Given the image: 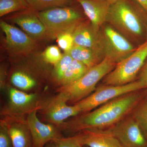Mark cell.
Instances as JSON below:
<instances>
[{
  "instance_id": "cell-1",
  "label": "cell",
  "mask_w": 147,
  "mask_h": 147,
  "mask_svg": "<svg viewBox=\"0 0 147 147\" xmlns=\"http://www.w3.org/2000/svg\"><path fill=\"white\" fill-rule=\"evenodd\" d=\"M147 92L146 89L123 95L93 111L64 122L59 128L67 132L110 128L132 112L139 102L146 98Z\"/></svg>"
},
{
  "instance_id": "cell-2",
  "label": "cell",
  "mask_w": 147,
  "mask_h": 147,
  "mask_svg": "<svg viewBox=\"0 0 147 147\" xmlns=\"http://www.w3.org/2000/svg\"><path fill=\"white\" fill-rule=\"evenodd\" d=\"M106 24L126 37L146 40L147 13L129 0H117L111 4Z\"/></svg>"
},
{
  "instance_id": "cell-3",
  "label": "cell",
  "mask_w": 147,
  "mask_h": 147,
  "mask_svg": "<svg viewBox=\"0 0 147 147\" xmlns=\"http://www.w3.org/2000/svg\"><path fill=\"white\" fill-rule=\"evenodd\" d=\"M116 65L105 57L100 63L90 68L77 81L62 86L60 92L65 96L68 101L79 102L94 91L98 82L111 72Z\"/></svg>"
},
{
  "instance_id": "cell-4",
  "label": "cell",
  "mask_w": 147,
  "mask_h": 147,
  "mask_svg": "<svg viewBox=\"0 0 147 147\" xmlns=\"http://www.w3.org/2000/svg\"><path fill=\"white\" fill-rule=\"evenodd\" d=\"M37 13L46 28L47 38L50 39H56L63 33H71L76 26L84 21L82 12L69 6L51 9Z\"/></svg>"
},
{
  "instance_id": "cell-5",
  "label": "cell",
  "mask_w": 147,
  "mask_h": 147,
  "mask_svg": "<svg viewBox=\"0 0 147 147\" xmlns=\"http://www.w3.org/2000/svg\"><path fill=\"white\" fill-rule=\"evenodd\" d=\"M147 59V41L136 48L134 53L116 65L104 77L105 85L121 86L134 82Z\"/></svg>"
},
{
  "instance_id": "cell-6",
  "label": "cell",
  "mask_w": 147,
  "mask_h": 147,
  "mask_svg": "<svg viewBox=\"0 0 147 147\" xmlns=\"http://www.w3.org/2000/svg\"><path fill=\"white\" fill-rule=\"evenodd\" d=\"M144 89H146L138 80L121 86L105 85L96 89L91 94L75 104L80 108L81 113H88L117 98Z\"/></svg>"
},
{
  "instance_id": "cell-7",
  "label": "cell",
  "mask_w": 147,
  "mask_h": 147,
  "mask_svg": "<svg viewBox=\"0 0 147 147\" xmlns=\"http://www.w3.org/2000/svg\"><path fill=\"white\" fill-rule=\"evenodd\" d=\"M101 28L102 50L105 58H108L117 64L136 50L127 38L109 24H105Z\"/></svg>"
},
{
  "instance_id": "cell-8",
  "label": "cell",
  "mask_w": 147,
  "mask_h": 147,
  "mask_svg": "<svg viewBox=\"0 0 147 147\" xmlns=\"http://www.w3.org/2000/svg\"><path fill=\"white\" fill-rule=\"evenodd\" d=\"M108 129L123 147H147V139L131 116Z\"/></svg>"
},
{
  "instance_id": "cell-9",
  "label": "cell",
  "mask_w": 147,
  "mask_h": 147,
  "mask_svg": "<svg viewBox=\"0 0 147 147\" xmlns=\"http://www.w3.org/2000/svg\"><path fill=\"white\" fill-rule=\"evenodd\" d=\"M38 109L28 114L27 123L31 134L33 147H44L63 137L60 129L54 124L43 123L38 117Z\"/></svg>"
},
{
  "instance_id": "cell-10",
  "label": "cell",
  "mask_w": 147,
  "mask_h": 147,
  "mask_svg": "<svg viewBox=\"0 0 147 147\" xmlns=\"http://www.w3.org/2000/svg\"><path fill=\"white\" fill-rule=\"evenodd\" d=\"M0 27L5 34L6 47L11 53L24 55L36 48V41L16 27L2 20L0 21Z\"/></svg>"
},
{
  "instance_id": "cell-11",
  "label": "cell",
  "mask_w": 147,
  "mask_h": 147,
  "mask_svg": "<svg viewBox=\"0 0 147 147\" xmlns=\"http://www.w3.org/2000/svg\"><path fill=\"white\" fill-rule=\"evenodd\" d=\"M9 103L5 112L8 117L22 118L24 114H28L38 109L39 96L35 93H27L15 88L9 90Z\"/></svg>"
},
{
  "instance_id": "cell-12",
  "label": "cell",
  "mask_w": 147,
  "mask_h": 147,
  "mask_svg": "<svg viewBox=\"0 0 147 147\" xmlns=\"http://www.w3.org/2000/svg\"><path fill=\"white\" fill-rule=\"evenodd\" d=\"M8 19L19 26L36 42L47 38L45 26L40 19L37 12L32 9L18 11L9 16Z\"/></svg>"
},
{
  "instance_id": "cell-13",
  "label": "cell",
  "mask_w": 147,
  "mask_h": 147,
  "mask_svg": "<svg viewBox=\"0 0 147 147\" xmlns=\"http://www.w3.org/2000/svg\"><path fill=\"white\" fill-rule=\"evenodd\" d=\"M68 100L63 93L57 96L48 103L45 110L46 119L51 123L59 127L68 118L81 114L80 108L76 104L68 105Z\"/></svg>"
},
{
  "instance_id": "cell-14",
  "label": "cell",
  "mask_w": 147,
  "mask_h": 147,
  "mask_svg": "<svg viewBox=\"0 0 147 147\" xmlns=\"http://www.w3.org/2000/svg\"><path fill=\"white\" fill-rule=\"evenodd\" d=\"M71 34L74 45L99 50L103 53L100 30H96L90 21H82L76 26Z\"/></svg>"
},
{
  "instance_id": "cell-15",
  "label": "cell",
  "mask_w": 147,
  "mask_h": 147,
  "mask_svg": "<svg viewBox=\"0 0 147 147\" xmlns=\"http://www.w3.org/2000/svg\"><path fill=\"white\" fill-rule=\"evenodd\" d=\"M91 24L97 30L106 23L111 3L106 0H76Z\"/></svg>"
},
{
  "instance_id": "cell-16",
  "label": "cell",
  "mask_w": 147,
  "mask_h": 147,
  "mask_svg": "<svg viewBox=\"0 0 147 147\" xmlns=\"http://www.w3.org/2000/svg\"><path fill=\"white\" fill-rule=\"evenodd\" d=\"M84 146L88 147H123L108 129H89L79 132Z\"/></svg>"
},
{
  "instance_id": "cell-17",
  "label": "cell",
  "mask_w": 147,
  "mask_h": 147,
  "mask_svg": "<svg viewBox=\"0 0 147 147\" xmlns=\"http://www.w3.org/2000/svg\"><path fill=\"white\" fill-rule=\"evenodd\" d=\"M9 131L13 147H33L30 131L27 121L23 118L8 117Z\"/></svg>"
},
{
  "instance_id": "cell-18",
  "label": "cell",
  "mask_w": 147,
  "mask_h": 147,
  "mask_svg": "<svg viewBox=\"0 0 147 147\" xmlns=\"http://www.w3.org/2000/svg\"><path fill=\"white\" fill-rule=\"evenodd\" d=\"M68 53L74 60L79 61L90 69L97 65L105 58L102 51L74 45Z\"/></svg>"
},
{
  "instance_id": "cell-19",
  "label": "cell",
  "mask_w": 147,
  "mask_h": 147,
  "mask_svg": "<svg viewBox=\"0 0 147 147\" xmlns=\"http://www.w3.org/2000/svg\"><path fill=\"white\" fill-rule=\"evenodd\" d=\"M90 69L79 61L73 60L60 82L62 86L72 84L84 75Z\"/></svg>"
},
{
  "instance_id": "cell-20",
  "label": "cell",
  "mask_w": 147,
  "mask_h": 147,
  "mask_svg": "<svg viewBox=\"0 0 147 147\" xmlns=\"http://www.w3.org/2000/svg\"><path fill=\"white\" fill-rule=\"evenodd\" d=\"M11 82L16 88L22 91L30 90L37 85L34 78L22 70L14 71L11 77Z\"/></svg>"
},
{
  "instance_id": "cell-21",
  "label": "cell",
  "mask_w": 147,
  "mask_h": 147,
  "mask_svg": "<svg viewBox=\"0 0 147 147\" xmlns=\"http://www.w3.org/2000/svg\"><path fill=\"white\" fill-rule=\"evenodd\" d=\"M30 8L37 12L69 6L72 0H26Z\"/></svg>"
},
{
  "instance_id": "cell-22",
  "label": "cell",
  "mask_w": 147,
  "mask_h": 147,
  "mask_svg": "<svg viewBox=\"0 0 147 147\" xmlns=\"http://www.w3.org/2000/svg\"><path fill=\"white\" fill-rule=\"evenodd\" d=\"M132 117L136 121L147 139V98L143 99L132 112Z\"/></svg>"
},
{
  "instance_id": "cell-23",
  "label": "cell",
  "mask_w": 147,
  "mask_h": 147,
  "mask_svg": "<svg viewBox=\"0 0 147 147\" xmlns=\"http://www.w3.org/2000/svg\"><path fill=\"white\" fill-rule=\"evenodd\" d=\"M30 8L26 0H0V16Z\"/></svg>"
},
{
  "instance_id": "cell-24",
  "label": "cell",
  "mask_w": 147,
  "mask_h": 147,
  "mask_svg": "<svg viewBox=\"0 0 147 147\" xmlns=\"http://www.w3.org/2000/svg\"><path fill=\"white\" fill-rule=\"evenodd\" d=\"M73 60L68 52L64 53L61 59L54 65L53 76L55 80L60 83L64 74Z\"/></svg>"
},
{
  "instance_id": "cell-25",
  "label": "cell",
  "mask_w": 147,
  "mask_h": 147,
  "mask_svg": "<svg viewBox=\"0 0 147 147\" xmlns=\"http://www.w3.org/2000/svg\"><path fill=\"white\" fill-rule=\"evenodd\" d=\"M55 147H84L80 134L60 138L53 142Z\"/></svg>"
},
{
  "instance_id": "cell-26",
  "label": "cell",
  "mask_w": 147,
  "mask_h": 147,
  "mask_svg": "<svg viewBox=\"0 0 147 147\" xmlns=\"http://www.w3.org/2000/svg\"><path fill=\"white\" fill-rule=\"evenodd\" d=\"M63 55L57 46L51 45L45 49L42 53V57L47 63L55 65L61 59Z\"/></svg>"
},
{
  "instance_id": "cell-27",
  "label": "cell",
  "mask_w": 147,
  "mask_h": 147,
  "mask_svg": "<svg viewBox=\"0 0 147 147\" xmlns=\"http://www.w3.org/2000/svg\"><path fill=\"white\" fill-rule=\"evenodd\" d=\"M56 39L59 47L63 50L64 53L69 52L74 45L73 38L71 33H63L59 35Z\"/></svg>"
},
{
  "instance_id": "cell-28",
  "label": "cell",
  "mask_w": 147,
  "mask_h": 147,
  "mask_svg": "<svg viewBox=\"0 0 147 147\" xmlns=\"http://www.w3.org/2000/svg\"><path fill=\"white\" fill-rule=\"evenodd\" d=\"M0 147H13L7 122L5 120L1 121Z\"/></svg>"
},
{
  "instance_id": "cell-29",
  "label": "cell",
  "mask_w": 147,
  "mask_h": 147,
  "mask_svg": "<svg viewBox=\"0 0 147 147\" xmlns=\"http://www.w3.org/2000/svg\"><path fill=\"white\" fill-rule=\"evenodd\" d=\"M145 89H147V59L138 75L137 80Z\"/></svg>"
},
{
  "instance_id": "cell-30",
  "label": "cell",
  "mask_w": 147,
  "mask_h": 147,
  "mask_svg": "<svg viewBox=\"0 0 147 147\" xmlns=\"http://www.w3.org/2000/svg\"><path fill=\"white\" fill-rule=\"evenodd\" d=\"M5 71L3 67L1 68V80H0V83H1V89H3L5 86Z\"/></svg>"
},
{
  "instance_id": "cell-31",
  "label": "cell",
  "mask_w": 147,
  "mask_h": 147,
  "mask_svg": "<svg viewBox=\"0 0 147 147\" xmlns=\"http://www.w3.org/2000/svg\"><path fill=\"white\" fill-rule=\"evenodd\" d=\"M147 13V0H135Z\"/></svg>"
},
{
  "instance_id": "cell-32",
  "label": "cell",
  "mask_w": 147,
  "mask_h": 147,
  "mask_svg": "<svg viewBox=\"0 0 147 147\" xmlns=\"http://www.w3.org/2000/svg\"><path fill=\"white\" fill-rule=\"evenodd\" d=\"M44 147H55V146L53 142H51L50 143H48Z\"/></svg>"
},
{
  "instance_id": "cell-33",
  "label": "cell",
  "mask_w": 147,
  "mask_h": 147,
  "mask_svg": "<svg viewBox=\"0 0 147 147\" xmlns=\"http://www.w3.org/2000/svg\"><path fill=\"white\" fill-rule=\"evenodd\" d=\"M106 1H108V2L111 3V4L115 2L116 1H117V0H106Z\"/></svg>"
},
{
  "instance_id": "cell-34",
  "label": "cell",
  "mask_w": 147,
  "mask_h": 147,
  "mask_svg": "<svg viewBox=\"0 0 147 147\" xmlns=\"http://www.w3.org/2000/svg\"><path fill=\"white\" fill-rule=\"evenodd\" d=\"M146 41H147V30L146 40Z\"/></svg>"
},
{
  "instance_id": "cell-35",
  "label": "cell",
  "mask_w": 147,
  "mask_h": 147,
  "mask_svg": "<svg viewBox=\"0 0 147 147\" xmlns=\"http://www.w3.org/2000/svg\"><path fill=\"white\" fill-rule=\"evenodd\" d=\"M146 98H147V94H146Z\"/></svg>"
},
{
  "instance_id": "cell-36",
  "label": "cell",
  "mask_w": 147,
  "mask_h": 147,
  "mask_svg": "<svg viewBox=\"0 0 147 147\" xmlns=\"http://www.w3.org/2000/svg\"><path fill=\"white\" fill-rule=\"evenodd\" d=\"M85 146V147H88L86 146Z\"/></svg>"
}]
</instances>
